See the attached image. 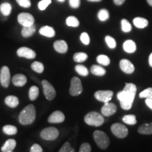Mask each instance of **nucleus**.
Segmentation results:
<instances>
[{
    "mask_svg": "<svg viewBox=\"0 0 152 152\" xmlns=\"http://www.w3.org/2000/svg\"><path fill=\"white\" fill-rule=\"evenodd\" d=\"M36 31V27L35 25H32L28 27H23L21 30V35L23 37H30L33 35Z\"/></svg>",
    "mask_w": 152,
    "mask_h": 152,
    "instance_id": "nucleus-21",
    "label": "nucleus"
},
{
    "mask_svg": "<svg viewBox=\"0 0 152 152\" xmlns=\"http://www.w3.org/2000/svg\"><path fill=\"white\" fill-rule=\"evenodd\" d=\"M116 111V105L113 103H109V102L104 103V105L102 106V109H101L102 114L104 116H111V115H113Z\"/></svg>",
    "mask_w": 152,
    "mask_h": 152,
    "instance_id": "nucleus-13",
    "label": "nucleus"
},
{
    "mask_svg": "<svg viewBox=\"0 0 152 152\" xmlns=\"http://www.w3.org/2000/svg\"><path fill=\"white\" fill-rule=\"evenodd\" d=\"M87 58L88 56L84 52H77L73 55V60L77 63L84 62L87 59Z\"/></svg>",
    "mask_w": 152,
    "mask_h": 152,
    "instance_id": "nucleus-28",
    "label": "nucleus"
},
{
    "mask_svg": "<svg viewBox=\"0 0 152 152\" xmlns=\"http://www.w3.org/2000/svg\"><path fill=\"white\" fill-rule=\"evenodd\" d=\"M138 132L142 134H152V123L140 125L138 128Z\"/></svg>",
    "mask_w": 152,
    "mask_h": 152,
    "instance_id": "nucleus-22",
    "label": "nucleus"
},
{
    "mask_svg": "<svg viewBox=\"0 0 152 152\" xmlns=\"http://www.w3.org/2000/svg\"><path fill=\"white\" fill-rule=\"evenodd\" d=\"M111 130L114 135L120 139L126 137L128 134V128L121 123H114L111 125Z\"/></svg>",
    "mask_w": 152,
    "mask_h": 152,
    "instance_id": "nucleus-6",
    "label": "nucleus"
},
{
    "mask_svg": "<svg viewBox=\"0 0 152 152\" xmlns=\"http://www.w3.org/2000/svg\"><path fill=\"white\" fill-rule=\"evenodd\" d=\"M11 10H12V7L8 2L1 4L0 6V11L5 16H9L11 13Z\"/></svg>",
    "mask_w": 152,
    "mask_h": 152,
    "instance_id": "nucleus-26",
    "label": "nucleus"
},
{
    "mask_svg": "<svg viewBox=\"0 0 152 152\" xmlns=\"http://www.w3.org/2000/svg\"><path fill=\"white\" fill-rule=\"evenodd\" d=\"M11 152H12V151H11Z\"/></svg>",
    "mask_w": 152,
    "mask_h": 152,
    "instance_id": "nucleus-52",
    "label": "nucleus"
},
{
    "mask_svg": "<svg viewBox=\"0 0 152 152\" xmlns=\"http://www.w3.org/2000/svg\"><path fill=\"white\" fill-rule=\"evenodd\" d=\"M39 89L36 86H32L29 90V98L31 101L35 100L39 96Z\"/></svg>",
    "mask_w": 152,
    "mask_h": 152,
    "instance_id": "nucleus-32",
    "label": "nucleus"
},
{
    "mask_svg": "<svg viewBox=\"0 0 152 152\" xmlns=\"http://www.w3.org/2000/svg\"><path fill=\"white\" fill-rule=\"evenodd\" d=\"M42 85L43 87L44 94H45L47 99L49 101H52L54 99L55 96H56V92L54 87L52 86V85L49 83L46 80H43L42 81Z\"/></svg>",
    "mask_w": 152,
    "mask_h": 152,
    "instance_id": "nucleus-7",
    "label": "nucleus"
},
{
    "mask_svg": "<svg viewBox=\"0 0 152 152\" xmlns=\"http://www.w3.org/2000/svg\"><path fill=\"white\" fill-rule=\"evenodd\" d=\"M93 137L96 144L100 149H106L109 147L110 140L105 132L101 130H96L93 133Z\"/></svg>",
    "mask_w": 152,
    "mask_h": 152,
    "instance_id": "nucleus-4",
    "label": "nucleus"
},
{
    "mask_svg": "<svg viewBox=\"0 0 152 152\" xmlns=\"http://www.w3.org/2000/svg\"><path fill=\"white\" fill-rule=\"evenodd\" d=\"M4 102L7 106H9V107L16 108V106H18V105L19 100L17 96L11 95V96H8L5 98Z\"/></svg>",
    "mask_w": 152,
    "mask_h": 152,
    "instance_id": "nucleus-23",
    "label": "nucleus"
},
{
    "mask_svg": "<svg viewBox=\"0 0 152 152\" xmlns=\"http://www.w3.org/2000/svg\"><path fill=\"white\" fill-rule=\"evenodd\" d=\"M90 72L93 75L97 76H103L106 73V70L103 67L98 65H93L90 68Z\"/></svg>",
    "mask_w": 152,
    "mask_h": 152,
    "instance_id": "nucleus-25",
    "label": "nucleus"
},
{
    "mask_svg": "<svg viewBox=\"0 0 152 152\" xmlns=\"http://www.w3.org/2000/svg\"><path fill=\"white\" fill-rule=\"evenodd\" d=\"M121 27H122V30L125 33H129L132 30V26L126 19H123L121 20Z\"/></svg>",
    "mask_w": 152,
    "mask_h": 152,
    "instance_id": "nucleus-35",
    "label": "nucleus"
},
{
    "mask_svg": "<svg viewBox=\"0 0 152 152\" xmlns=\"http://www.w3.org/2000/svg\"><path fill=\"white\" fill-rule=\"evenodd\" d=\"M58 152H75V150L71 147L69 142H66V143L62 146Z\"/></svg>",
    "mask_w": 152,
    "mask_h": 152,
    "instance_id": "nucleus-40",
    "label": "nucleus"
},
{
    "mask_svg": "<svg viewBox=\"0 0 152 152\" xmlns=\"http://www.w3.org/2000/svg\"><path fill=\"white\" fill-rule=\"evenodd\" d=\"M106 42L107 44V45L109 46V48L111 49H115V47H116V42H115V39H113V37H111V36L107 35L105 37Z\"/></svg>",
    "mask_w": 152,
    "mask_h": 152,
    "instance_id": "nucleus-38",
    "label": "nucleus"
},
{
    "mask_svg": "<svg viewBox=\"0 0 152 152\" xmlns=\"http://www.w3.org/2000/svg\"><path fill=\"white\" fill-rule=\"evenodd\" d=\"M66 24L70 27L76 28L80 26V22L76 17L75 16H69L66 18Z\"/></svg>",
    "mask_w": 152,
    "mask_h": 152,
    "instance_id": "nucleus-29",
    "label": "nucleus"
},
{
    "mask_svg": "<svg viewBox=\"0 0 152 152\" xmlns=\"http://www.w3.org/2000/svg\"><path fill=\"white\" fill-rule=\"evenodd\" d=\"M16 1L20 7L24 8H29L31 6V2L30 0H16Z\"/></svg>",
    "mask_w": 152,
    "mask_h": 152,
    "instance_id": "nucleus-43",
    "label": "nucleus"
},
{
    "mask_svg": "<svg viewBox=\"0 0 152 152\" xmlns=\"http://www.w3.org/2000/svg\"><path fill=\"white\" fill-rule=\"evenodd\" d=\"M58 1L60 2H64V1H65V0H58Z\"/></svg>",
    "mask_w": 152,
    "mask_h": 152,
    "instance_id": "nucleus-51",
    "label": "nucleus"
},
{
    "mask_svg": "<svg viewBox=\"0 0 152 152\" xmlns=\"http://www.w3.org/2000/svg\"><path fill=\"white\" fill-rule=\"evenodd\" d=\"M11 74L9 68L7 66H3L0 71V83L5 88L9 87L10 83Z\"/></svg>",
    "mask_w": 152,
    "mask_h": 152,
    "instance_id": "nucleus-11",
    "label": "nucleus"
},
{
    "mask_svg": "<svg viewBox=\"0 0 152 152\" xmlns=\"http://www.w3.org/2000/svg\"><path fill=\"white\" fill-rule=\"evenodd\" d=\"M91 150H92V147H91L90 144L85 142V143L81 144L79 152H91Z\"/></svg>",
    "mask_w": 152,
    "mask_h": 152,
    "instance_id": "nucleus-42",
    "label": "nucleus"
},
{
    "mask_svg": "<svg viewBox=\"0 0 152 152\" xmlns=\"http://www.w3.org/2000/svg\"><path fill=\"white\" fill-rule=\"evenodd\" d=\"M145 103L152 110V99H146Z\"/></svg>",
    "mask_w": 152,
    "mask_h": 152,
    "instance_id": "nucleus-46",
    "label": "nucleus"
},
{
    "mask_svg": "<svg viewBox=\"0 0 152 152\" xmlns=\"http://www.w3.org/2000/svg\"><path fill=\"white\" fill-rule=\"evenodd\" d=\"M16 146V142L13 139H9L7 140L3 147H1V151L2 152H11L15 149Z\"/></svg>",
    "mask_w": 152,
    "mask_h": 152,
    "instance_id": "nucleus-19",
    "label": "nucleus"
},
{
    "mask_svg": "<svg viewBox=\"0 0 152 152\" xmlns=\"http://www.w3.org/2000/svg\"><path fill=\"white\" fill-rule=\"evenodd\" d=\"M39 33L40 35L45 36V37H54L55 34V30L52 27H50V26H46L42 27L40 29H39Z\"/></svg>",
    "mask_w": 152,
    "mask_h": 152,
    "instance_id": "nucleus-18",
    "label": "nucleus"
},
{
    "mask_svg": "<svg viewBox=\"0 0 152 152\" xmlns=\"http://www.w3.org/2000/svg\"><path fill=\"white\" fill-rule=\"evenodd\" d=\"M3 132L8 135H14L18 132V129L14 125H7L3 128Z\"/></svg>",
    "mask_w": 152,
    "mask_h": 152,
    "instance_id": "nucleus-27",
    "label": "nucleus"
},
{
    "mask_svg": "<svg viewBox=\"0 0 152 152\" xmlns=\"http://www.w3.org/2000/svg\"><path fill=\"white\" fill-rule=\"evenodd\" d=\"M120 68L126 74H132L134 71V66L128 59H122L120 61Z\"/></svg>",
    "mask_w": 152,
    "mask_h": 152,
    "instance_id": "nucleus-15",
    "label": "nucleus"
},
{
    "mask_svg": "<svg viewBox=\"0 0 152 152\" xmlns=\"http://www.w3.org/2000/svg\"><path fill=\"white\" fill-rule=\"evenodd\" d=\"M123 49L127 53H130V54L134 52L137 49L136 44L134 41L131 40V39L126 40L123 43Z\"/></svg>",
    "mask_w": 152,
    "mask_h": 152,
    "instance_id": "nucleus-20",
    "label": "nucleus"
},
{
    "mask_svg": "<svg viewBox=\"0 0 152 152\" xmlns=\"http://www.w3.org/2000/svg\"><path fill=\"white\" fill-rule=\"evenodd\" d=\"M31 68L34 71H35L36 73H42L44 71V69H45L43 64L38 61L33 62V64H31Z\"/></svg>",
    "mask_w": 152,
    "mask_h": 152,
    "instance_id": "nucleus-34",
    "label": "nucleus"
},
{
    "mask_svg": "<svg viewBox=\"0 0 152 152\" xmlns=\"http://www.w3.org/2000/svg\"><path fill=\"white\" fill-rule=\"evenodd\" d=\"M59 135V132L58 129L54 127H49L42 130L40 132V137L43 140H47V141H53L56 140Z\"/></svg>",
    "mask_w": 152,
    "mask_h": 152,
    "instance_id": "nucleus-5",
    "label": "nucleus"
},
{
    "mask_svg": "<svg viewBox=\"0 0 152 152\" xmlns=\"http://www.w3.org/2000/svg\"><path fill=\"white\" fill-rule=\"evenodd\" d=\"M17 55L19 57H23V58H28V59H33L35 58L36 53L33 49L26 47H23L17 50Z\"/></svg>",
    "mask_w": 152,
    "mask_h": 152,
    "instance_id": "nucleus-12",
    "label": "nucleus"
},
{
    "mask_svg": "<svg viewBox=\"0 0 152 152\" xmlns=\"http://www.w3.org/2000/svg\"><path fill=\"white\" fill-rule=\"evenodd\" d=\"M113 92L111 90H99L94 93V97L99 102L106 103L111 100Z\"/></svg>",
    "mask_w": 152,
    "mask_h": 152,
    "instance_id": "nucleus-9",
    "label": "nucleus"
},
{
    "mask_svg": "<svg viewBox=\"0 0 152 152\" xmlns=\"http://www.w3.org/2000/svg\"><path fill=\"white\" fill-rule=\"evenodd\" d=\"M85 122L90 126L99 127L104 123V118L102 114L96 111L90 112L84 118Z\"/></svg>",
    "mask_w": 152,
    "mask_h": 152,
    "instance_id": "nucleus-3",
    "label": "nucleus"
},
{
    "mask_svg": "<svg viewBox=\"0 0 152 152\" xmlns=\"http://www.w3.org/2000/svg\"><path fill=\"white\" fill-rule=\"evenodd\" d=\"M80 40L82 42H83L84 45H88L89 44L90 42V37H89L88 34L87 33H83L80 35Z\"/></svg>",
    "mask_w": 152,
    "mask_h": 152,
    "instance_id": "nucleus-41",
    "label": "nucleus"
},
{
    "mask_svg": "<svg viewBox=\"0 0 152 152\" xmlns=\"http://www.w3.org/2000/svg\"><path fill=\"white\" fill-rule=\"evenodd\" d=\"M133 23H134L135 27L142 29V28L147 27L149 22L146 18H141V17H137L133 20Z\"/></svg>",
    "mask_w": 152,
    "mask_h": 152,
    "instance_id": "nucleus-24",
    "label": "nucleus"
},
{
    "mask_svg": "<svg viewBox=\"0 0 152 152\" xmlns=\"http://www.w3.org/2000/svg\"><path fill=\"white\" fill-rule=\"evenodd\" d=\"M75 70L79 75H80L82 76H87L89 74L88 69L83 65H80V64L76 65L75 67Z\"/></svg>",
    "mask_w": 152,
    "mask_h": 152,
    "instance_id": "nucleus-33",
    "label": "nucleus"
},
{
    "mask_svg": "<svg viewBox=\"0 0 152 152\" xmlns=\"http://www.w3.org/2000/svg\"><path fill=\"white\" fill-rule=\"evenodd\" d=\"M137 92L136 85L133 83H126L124 88L117 94L121 106L124 110H130L132 106L133 102Z\"/></svg>",
    "mask_w": 152,
    "mask_h": 152,
    "instance_id": "nucleus-1",
    "label": "nucleus"
},
{
    "mask_svg": "<svg viewBox=\"0 0 152 152\" xmlns=\"http://www.w3.org/2000/svg\"><path fill=\"white\" fill-rule=\"evenodd\" d=\"M12 83L15 86L23 87L27 83V77L23 74H16L12 77Z\"/></svg>",
    "mask_w": 152,
    "mask_h": 152,
    "instance_id": "nucleus-16",
    "label": "nucleus"
},
{
    "mask_svg": "<svg viewBox=\"0 0 152 152\" xmlns=\"http://www.w3.org/2000/svg\"><path fill=\"white\" fill-rule=\"evenodd\" d=\"M149 66H151V67H152V53L149 55Z\"/></svg>",
    "mask_w": 152,
    "mask_h": 152,
    "instance_id": "nucleus-48",
    "label": "nucleus"
},
{
    "mask_svg": "<svg viewBox=\"0 0 152 152\" xmlns=\"http://www.w3.org/2000/svg\"><path fill=\"white\" fill-rule=\"evenodd\" d=\"M36 118V110L33 104H30L24 108L19 114L18 120L20 124L27 125L32 124Z\"/></svg>",
    "mask_w": 152,
    "mask_h": 152,
    "instance_id": "nucleus-2",
    "label": "nucleus"
},
{
    "mask_svg": "<svg viewBox=\"0 0 152 152\" xmlns=\"http://www.w3.org/2000/svg\"><path fill=\"white\" fill-rule=\"evenodd\" d=\"M147 1L151 7H152V0H147Z\"/></svg>",
    "mask_w": 152,
    "mask_h": 152,
    "instance_id": "nucleus-50",
    "label": "nucleus"
},
{
    "mask_svg": "<svg viewBox=\"0 0 152 152\" xmlns=\"http://www.w3.org/2000/svg\"><path fill=\"white\" fill-rule=\"evenodd\" d=\"M140 98H145V99H152V88L146 89L140 93Z\"/></svg>",
    "mask_w": 152,
    "mask_h": 152,
    "instance_id": "nucleus-37",
    "label": "nucleus"
},
{
    "mask_svg": "<svg viewBox=\"0 0 152 152\" xmlns=\"http://www.w3.org/2000/svg\"><path fill=\"white\" fill-rule=\"evenodd\" d=\"M42 151L43 150L41 146L37 144H35L32 146L30 152H42Z\"/></svg>",
    "mask_w": 152,
    "mask_h": 152,
    "instance_id": "nucleus-44",
    "label": "nucleus"
},
{
    "mask_svg": "<svg viewBox=\"0 0 152 152\" xmlns=\"http://www.w3.org/2000/svg\"><path fill=\"white\" fill-rule=\"evenodd\" d=\"M89 1H93V2H98V1H101L102 0H87Z\"/></svg>",
    "mask_w": 152,
    "mask_h": 152,
    "instance_id": "nucleus-49",
    "label": "nucleus"
},
{
    "mask_svg": "<svg viewBox=\"0 0 152 152\" xmlns=\"http://www.w3.org/2000/svg\"><path fill=\"white\" fill-rule=\"evenodd\" d=\"M51 3H52V0H42L38 4V7H39V10L44 11Z\"/></svg>",
    "mask_w": 152,
    "mask_h": 152,
    "instance_id": "nucleus-39",
    "label": "nucleus"
},
{
    "mask_svg": "<svg viewBox=\"0 0 152 152\" xmlns=\"http://www.w3.org/2000/svg\"><path fill=\"white\" fill-rule=\"evenodd\" d=\"M65 120V115L60 111H56L51 114L48 118V122L50 123H61Z\"/></svg>",
    "mask_w": 152,
    "mask_h": 152,
    "instance_id": "nucleus-14",
    "label": "nucleus"
},
{
    "mask_svg": "<svg viewBox=\"0 0 152 152\" xmlns=\"http://www.w3.org/2000/svg\"><path fill=\"white\" fill-rule=\"evenodd\" d=\"M125 0H113L115 4H116L118 6L122 5L125 2Z\"/></svg>",
    "mask_w": 152,
    "mask_h": 152,
    "instance_id": "nucleus-47",
    "label": "nucleus"
},
{
    "mask_svg": "<svg viewBox=\"0 0 152 152\" xmlns=\"http://www.w3.org/2000/svg\"><path fill=\"white\" fill-rule=\"evenodd\" d=\"M123 121L125 124L133 125L137 123L136 116L134 115H126L123 117Z\"/></svg>",
    "mask_w": 152,
    "mask_h": 152,
    "instance_id": "nucleus-30",
    "label": "nucleus"
},
{
    "mask_svg": "<svg viewBox=\"0 0 152 152\" xmlns=\"http://www.w3.org/2000/svg\"><path fill=\"white\" fill-rule=\"evenodd\" d=\"M83 92V85L78 77H73L71 80L69 92L72 96H78Z\"/></svg>",
    "mask_w": 152,
    "mask_h": 152,
    "instance_id": "nucleus-8",
    "label": "nucleus"
},
{
    "mask_svg": "<svg viewBox=\"0 0 152 152\" xmlns=\"http://www.w3.org/2000/svg\"><path fill=\"white\" fill-rule=\"evenodd\" d=\"M69 4L72 8L77 9L80 5V0H69Z\"/></svg>",
    "mask_w": 152,
    "mask_h": 152,
    "instance_id": "nucleus-45",
    "label": "nucleus"
},
{
    "mask_svg": "<svg viewBox=\"0 0 152 152\" xmlns=\"http://www.w3.org/2000/svg\"><path fill=\"white\" fill-rule=\"evenodd\" d=\"M96 61L99 64H101L102 66H109L110 64V58L106 55H103V54H101L99 55V56L96 57Z\"/></svg>",
    "mask_w": 152,
    "mask_h": 152,
    "instance_id": "nucleus-31",
    "label": "nucleus"
},
{
    "mask_svg": "<svg viewBox=\"0 0 152 152\" xmlns=\"http://www.w3.org/2000/svg\"><path fill=\"white\" fill-rule=\"evenodd\" d=\"M98 18L101 21H105L109 18V11L106 9H102L99 11L98 13Z\"/></svg>",
    "mask_w": 152,
    "mask_h": 152,
    "instance_id": "nucleus-36",
    "label": "nucleus"
},
{
    "mask_svg": "<svg viewBox=\"0 0 152 152\" xmlns=\"http://www.w3.org/2000/svg\"><path fill=\"white\" fill-rule=\"evenodd\" d=\"M18 21L23 27H28L34 24L35 18L28 13H21L18 16Z\"/></svg>",
    "mask_w": 152,
    "mask_h": 152,
    "instance_id": "nucleus-10",
    "label": "nucleus"
},
{
    "mask_svg": "<svg viewBox=\"0 0 152 152\" xmlns=\"http://www.w3.org/2000/svg\"><path fill=\"white\" fill-rule=\"evenodd\" d=\"M54 48L57 52L64 54V53L67 52L68 47L66 41L57 40L54 43Z\"/></svg>",
    "mask_w": 152,
    "mask_h": 152,
    "instance_id": "nucleus-17",
    "label": "nucleus"
}]
</instances>
